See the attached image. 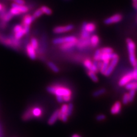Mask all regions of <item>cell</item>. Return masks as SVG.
<instances>
[{
	"mask_svg": "<svg viewBox=\"0 0 137 137\" xmlns=\"http://www.w3.org/2000/svg\"><path fill=\"white\" fill-rule=\"evenodd\" d=\"M0 44L12 49L18 50L21 47V41L15 39L13 34L5 36L0 32Z\"/></svg>",
	"mask_w": 137,
	"mask_h": 137,
	"instance_id": "1",
	"label": "cell"
},
{
	"mask_svg": "<svg viewBox=\"0 0 137 137\" xmlns=\"http://www.w3.org/2000/svg\"><path fill=\"white\" fill-rule=\"evenodd\" d=\"M126 45L129 55V59L131 65L134 66L137 62L136 57V45L134 41L131 38L126 39Z\"/></svg>",
	"mask_w": 137,
	"mask_h": 137,
	"instance_id": "2",
	"label": "cell"
},
{
	"mask_svg": "<svg viewBox=\"0 0 137 137\" xmlns=\"http://www.w3.org/2000/svg\"><path fill=\"white\" fill-rule=\"evenodd\" d=\"M78 38L74 36H68L66 37H59L54 38L52 40V43L54 45H59L68 42H73V41H77Z\"/></svg>",
	"mask_w": 137,
	"mask_h": 137,
	"instance_id": "3",
	"label": "cell"
},
{
	"mask_svg": "<svg viewBox=\"0 0 137 137\" xmlns=\"http://www.w3.org/2000/svg\"><path fill=\"white\" fill-rule=\"evenodd\" d=\"M56 88L54 95L56 96H72V91L70 89L66 87L62 86L59 85H54Z\"/></svg>",
	"mask_w": 137,
	"mask_h": 137,
	"instance_id": "4",
	"label": "cell"
},
{
	"mask_svg": "<svg viewBox=\"0 0 137 137\" xmlns=\"http://www.w3.org/2000/svg\"><path fill=\"white\" fill-rule=\"evenodd\" d=\"M74 26L73 24L58 26H56V27L53 28V32L56 34L65 33L72 31V30L74 29Z\"/></svg>",
	"mask_w": 137,
	"mask_h": 137,
	"instance_id": "5",
	"label": "cell"
},
{
	"mask_svg": "<svg viewBox=\"0 0 137 137\" xmlns=\"http://www.w3.org/2000/svg\"><path fill=\"white\" fill-rule=\"evenodd\" d=\"M119 56L117 54L114 58H113L111 59L109 63V65L108 66V67L107 68L106 72H105L104 74L105 76H106V77H109V76H110V75L112 74V73L113 72L114 68H115L116 66H117L118 62H119Z\"/></svg>",
	"mask_w": 137,
	"mask_h": 137,
	"instance_id": "6",
	"label": "cell"
},
{
	"mask_svg": "<svg viewBox=\"0 0 137 137\" xmlns=\"http://www.w3.org/2000/svg\"><path fill=\"white\" fill-rule=\"evenodd\" d=\"M123 20V15L120 13H117L107 18L104 21V23L106 25H111L121 22Z\"/></svg>",
	"mask_w": 137,
	"mask_h": 137,
	"instance_id": "7",
	"label": "cell"
},
{
	"mask_svg": "<svg viewBox=\"0 0 137 137\" xmlns=\"http://www.w3.org/2000/svg\"><path fill=\"white\" fill-rule=\"evenodd\" d=\"M133 80V72L132 70L129 72L127 73H126L123 76H122L119 82H118V85L121 87L125 86V85H127L128 83L130 82L131 81Z\"/></svg>",
	"mask_w": 137,
	"mask_h": 137,
	"instance_id": "8",
	"label": "cell"
},
{
	"mask_svg": "<svg viewBox=\"0 0 137 137\" xmlns=\"http://www.w3.org/2000/svg\"><path fill=\"white\" fill-rule=\"evenodd\" d=\"M90 46V38H78V41L76 45L77 48L80 50H83L88 48Z\"/></svg>",
	"mask_w": 137,
	"mask_h": 137,
	"instance_id": "9",
	"label": "cell"
},
{
	"mask_svg": "<svg viewBox=\"0 0 137 137\" xmlns=\"http://www.w3.org/2000/svg\"><path fill=\"white\" fill-rule=\"evenodd\" d=\"M96 29L97 26L95 23L92 22H85L83 23L81 29L85 30L91 35L96 31Z\"/></svg>",
	"mask_w": 137,
	"mask_h": 137,
	"instance_id": "10",
	"label": "cell"
},
{
	"mask_svg": "<svg viewBox=\"0 0 137 137\" xmlns=\"http://www.w3.org/2000/svg\"><path fill=\"white\" fill-rule=\"evenodd\" d=\"M25 51L28 56L30 58L31 60H36L37 57V50L32 46L29 43H28L25 46Z\"/></svg>",
	"mask_w": 137,
	"mask_h": 137,
	"instance_id": "11",
	"label": "cell"
},
{
	"mask_svg": "<svg viewBox=\"0 0 137 137\" xmlns=\"http://www.w3.org/2000/svg\"><path fill=\"white\" fill-rule=\"evenodd\" d=\"M78 41V40H77ZM77 41H73V42H68L64 43L62 44L59 45V49L63 52H68L71 51L76 47L77 45Z\"/></svg>",
	"mask_w": 137,
	"mask_h": 137,
	"instance_id": "12",
	"label": "cell"
},
{
	"mask_svg": "<svg viewBox=\"0 0 137 137\" xmlns=\"http://www.w3.org/2000/svg\"><path fill=\"white\" fill-rule=\"evenodd\" d=\"M34 20L35 19L33 17V15L26 14L22 18L21 24L23 26H30L34 21Z\"/></svg>",
	"mask_w": 137,
	"mask_h": 137,
	"instance_id": "13",
	"label": "cell"
},
{
	"mask_svg": "<svg viewBox=\"0 0 137 137\" xmlns=\"http://www.w3.org/2000/svg\"><path fill=\"white\" fill-rule=\"evenodd\" d=\"M122 110V104L119 101H116L110 109V113L113 115H117L119 114Z\"/></svg>",
	"mask_w": 137,
	"mask_h": 137,
	"instance_id": "14",
	"label": "cell"
},
{
	"mask_svg": "<svg viewBox=\"0 0 137 137\" xmlns=\"http://www.w3.org/2000/svg\"><path fill=\"white\" fill-rule=\"evenodd\" d=\"M59 109H57L55 111L52 116L48 120V124L49 125H52L55 123V122H56L57 119H59Z\"/></svg>",
	"mask_w": 137,
	"mask_h": 137,
	"instance_id": "15",
	"label": "cell"
},
{
	"mask_svg": "<svg viewBox=\"0 0 137 137\" xmlns=\"http://www.w3.org/2000/svg\"><path fill=\"white\" fill-rule=\"evenodd\" d=\"M100 42V38L98 35L93 34L90 37V46L93 47H96L98 46Z\"/></svg>",
	"mask_w": 137,
	"mask_h": 137,
	"instance_id": "16",
	"label": "cell"
},
{
	"mask_svg": "<svg viewBox=\"0 0 137 137\" xmlns=\"http://www.w3.org/2000/svg\"><path fill=\"white\" fill-rule=\"evenodd\" d=\"M12 7H17V8L20 10V11L22 13V14H26L27 13L29 10V8L28 6L25 5H20V4H17L15 3H13L12 4Z\"/></svg>",
	"mask_w": 137,
	"mask_h": 137,
	"instance_id": "17",
	"label": "cell"
},
{
	"mask_svg": "<svg viewBox=\"0 0 137 137\" xmlns=\"http://www.w3.org/2000/svg\"><path fill=\"white\" fill-rule=\"evenodd\" d=\"M32 114L34 118H41L43 114L42 109L38 107H33Z\"/></svg>",
	"mask_w": 137,
	"mask_h": 137,
	"instance_id": "18",
	"label": "cell"
},
{
	"mask_svg": "<svg viewBox=\"0 0 137 137\" xmlns=\"http://www.w3.org/2000/svg\"><path fill=\"white\" fill-rule=\"evenodd\" d=\"M34 117L32 114V107H30L26 110L24 114H23L22 119L24 121H28L32 119Z\"/></svg>",
	"mask_w": 137,
	"mask_h": 137,
	"instance_id": "19",
	"label": "cell"
},
{
	"mask_svg": "<svg viewBox=\"0 0 137 137\" xmlns=\"http://www.w3.org/2000/svg\"><path fill=\"white\" fill-rule=\"evenodd\" d=\"M125 88L128 90H135L137 91V81L133 80L125 85Z\"/></svg>",
	"mask_w": 137,
	"mask_h": 137,
	"instance_id": "20",
	"label": "cell"
},
{
	"mask_svg": "<svg viewBox=\"0 0 137 137\" xmlns=\"http://www.w3.org/2000/svg\"><path fill=\"white\" fill-rule=\"evenodd\" d=\"M47 66H48L50 69L54 73H58L59 72V67L57 66L54 64V62H53L52 61H49L47 62Z\"/></svg>",
	"mask_w": 137,
	"mask_h": 137,
	"instance_id": "21",
	"label": "cell"
},
{
	"mask_svg": "<svg viewBox=\"0 0 137 137\" xmlns=\"http://www.w3.org/2000/svg\"><path fill=\"white\" fill-rule=\"evenodd\" d=\"M30 44L32 45L34 48L36 50L37 52L38 49L39 48V43L38 39L34 37H33L30 38Z\"/></svg>",
	"mask_w": 137,
	"mask_h": 137,
	"instance_id": "22",
	"label": "cell"
},
{
	"mask_svg": "<svg viewBox=\"0 0 137 137\" xmlns=\"http://www.w3.org/2000/svg\"><path fill=\"white\" fill-rule=\"evenodd\" d=\"M87 74L91 80L93 81L94 82H98L99 81V78L98 76L97 75V73L92 72L91 70L87 71Z\"/></svg>",
	"mask_w": 137,
	"mask_h": 137,
	"instance_id": "23",
	"label": "cell"
},
{
	"mask_svg": "<svg viewBox=\"0 0 137 137\" xmlns=\"http://www.w3.org/2000/svg\"><path fill=\"white\" fill-rule=\"evenodd\" d=\"M106 89L105 88H101L96 91H94L93 94H92V96H93V97H95V98H96V97H99L101 96L104 95L105 93H106Z\"/></svg>",
	"mask_w": 137,
	"mask_h": 137,
	"instance_id": "24",
	"label": "cell"
},
{
	"mask_svg": "<svg viewBox=\"0 0 137 137\" xmlns=\"http://www.w3.org/2000/svg\"><path fill=\"white\" fill-rule=\"evenodd\" d=\"M93 61H92V60L90 58H86L83 61V64L85 67L88 70H90L92 65H93Z\"/></svg>",
	"mask_w": 137,
	"mask_h": 137,
	"instance_id": "25",
	"label": "cell"
},
{
	"mask_svg": "<svg viewBox=\"0 0 137 137\" xmlns=\"http://www.w3.org/2000/svg\"><path fill=\"white\" fill-rule=\"evenodd\" d=\"M40 9H41L42 12L44 14H45L47 15H50L52 14L53 13L52 10L48 6H45V5H42V6H41Z\"/></svg>",
	"mask_w": 137,
	"mask_h": 137,
	"instance_id": "26",
	"label": "cell"
},
{
	"mask_svg": "<svg viewBox=\"0 0 137 137\" xmlns=\"http://www.w3.org/2000/svg\"><path fill=\"white\" fill-rule=\"evenodd\" d=\"M9 11L14 17V16H18V15H20L22 14V13L21 12L20 10L17 8V7H12L10 9Z\"/></svg>",
	"mask_w": 137,
	"mask_h": 137,
	"instance_id": "27",
	"label": "cell"
},
{
	"mask_svg": "<svg viewBox=\"0 0 137 137\" xmlns=\"http://www.w3.org/2000/svg\"><path fill=\"white\" fill-rule=\"evenodd\" d=\"M129 103L133 102L134 98H135L136 90H130L129 92Z\"/></svg>",
	"mask_w": 137,
	"mask_h": 137,
	"instance_id": "28",
	"label": "cell"
},
{
	"mask_svg": "<svg viewBox=\"0 0 137 137\" xmlns=\"http://www.w3.org/2000/svg\"><path fill=\"white\" fill-rule=\"evenodd\" d=\"M101 50H100V49L96 50V52L94 53L93 56L94 61H96V62L99 61L100 57H101Z\"/></svg>",
	"mask_w": 137,
	"mask_h": 137,
	"instance_id": "29",
	"label": "cell"
},
{
	"mask_svg": "<svg viewBox=\"0 0 137 137\" xmlns=\"http://www.w3.org/2000/svg\"><path fill=\"white\" fill-rule=\"evenodd\" d=\"M43 12H42V10L40 8L36 9L34 12L33 13V16L34 18V19H37V18H38L39 17H40L41 15H43Z\"/></svg>",
	"mask_w": 137,
	"mask_h": 137,
	"instance_id": "30",
	"label": "cell"
},
{
	"mask_svg": "<svg viewBox=\"0 0 137 137\" xmlns=\"http://www.w3.org/2000/svg\"><path fill=\"white\" fill-rule=\"evenodd\" d=\"M22 29H23V26L22 25L21 23H20V24L15 25L14 26V27L13 28V29H12L13 34L18 32V31H19L21 30H22Z\"/></svg>",
	"mask_w": 137,
	"mask_h": 137,
	"instance_id": "31",
	"label": "cell"
},
{
	"mask_svg": "<svg viewBox=\"0 0 137 137\" xmlns=\"http://www.w3.org/2000/svg\"><path fill=\"white\" fill-rule=\"evenodd\" d=\"M73 109H74L73 104L72 103H69V104L67 105V115H68V117L72 114V113L73 112Z\"/></svg>",
	"mask_w": 137,
	"mask_h": 137,
	"instance_id": "32",
	"label": "cell"
},
{
	"mask_svg": "<svg viewBox=\"0 0 137 137\" xmlns=\"http://www.w3.org/2000/svg\"><path fill=\"white\" fill-rule=\"evenodd\" d=\"M122 104L124 105H127L129 103V93H125L123 94L122 99Z\"/></svg>",
	"mask_w": 137,
	"mask_h": 137,
	"instance_id": "33",
	"label": "cell"
},
{
	"mask_svg": "<svg viewBox=\"0 0 137 137\" xmlns=\"http://www.w3.org/2000/svg\"><path fill=\"white\" fill-rule=\"evenodd\" d=\"M68 117L67 114H62V113H60V111H59V119L60 120H61L63 122H66L68 121Z\"/></svg>",
	"mask_w": 137,
	"mask_h": 137,
	"instance_id": "34",
	"label": "cell"
},
{
	"mask_svg": "<svg viewBox=\"0 0 137 137\" xmlns=\"http://www.w3.org/2000/svg\"><path fill=\"white\" fill-rule=\"evenodd\" d=\"M133 72V80L137 81V62L136 64L134 66Z\"/></svg>",
	"mask_w": 137,
	"mask_h": 137,
	"instance_id": "35",
	"label": "cell"
},
{
	"mask_svg": "<svg viewBox=\"0 0 137 137\" xmlns=\"http://www.w3.org/2000/svg\"><path fill=\"white\" fill-rule=\"evenodd\" d=\"M60 113L62 114H67V105L64 104L61 107V109L59 110ZM68 116V115H67Z\"/></svg>",
	"mask_w": 137,
	"mask_h": 137,
	"instance_id": "36",
	"label": "cell"
},
{
	"mask_svg": "<svg viewBox=\"0 0 137 137\" xmlns=\"http://www.w3.org/2000/svg\"><path fill=\"white\" fill-rule=\"evenodd\" d=\"M106 115L101 114H99V115H97L96 117V119L97 121H99V122H101V121H103L106 119Z\"/></svg>",
	"mask_w": 137,
	"mask_h": 137,
	"instance_id": "37",
	"label": "cell"
},
{
	"mask_svg": "<svg viewBox=\"0 0 137 137\" xmlns=\"http://www.w3.org/2000/svg\"><path fill=\"white\" fill-rule=\"evenodd\" d=\"M15 4L20 5H25L26 4L25 0H12Z\"/></svg>",
	"mask_w": 137,
	"mask_h": 137,
	"instance_id": "38",
	"label": "cell"
},
{
	"mask_svg": "<svg viewBox=\"0 0 137 137\" xmlns=\"http://www.w3.org/2000/svg\"><path fill=\"white\" fill-rule=\"evenodd\" d=\"M63 98H64V102H69L72 99V96H66L63 97Z\"/></svg>",
	"mask_w": 137,
	"mask_h": 137,
	"instance_id": "39",
	"label": "cell"
},
{
	"mask_svg": "<svg viewBox=\"0 0 137 137\" xmlns=\"http://www.w3.org/2000/svg\"><path fill=\"white\" fill-rule=\"evenodd\" d=\"M7 23L1 21V22H0V28L2 29H5L7 26Z\"/></svg>",
	"mask_w": 137,
	"mask_h": 137,
	"instance_id": "40",
	"label": "cell"
},
{
	"mask_svg": "<svg viewBox=\"0 0 137 137\" xmlns=\"http://www.w3.org/2000/svg\"><path fill=\"white\" fill-rule=\"evenodd\" d=\"M56 99H57V101L59 103H62L64 102V98H63V97L62 96H56Z\"/></svg>",
	"mask_w": 137,
	"mask_h": 137,
	"instance_id": "41",
	"label": "cell"
},
{
	"mask_svg": "<svg viewBox=\"0 0 137 137\" xmlns=\"http://www.w3.org/2000/svg\"><path fill=\"white\" fill-rule=\"evenodd\" d=\"M5 9H7L6 6H5V5L3 4L0 3V12H1L2 11V10H5Z\"/></svg>",
	"mask_w": 137,
	"mask_h": 137,
	"instance_id": "42",
	"label": "cell"
},
{
	"mask_svg": "<svg viewBox=\"0 0 137 137\" xmlns=\"http://www.w3.org/2000/svg\"><path fill=\"white\" fill-rule=\"evenodd\" d=\"M72 137H82V136H81L80 135H79L78 134H73V135L72 136Z\"/></svg>",
	"mask_w": 137,
	"mask_h": 137,
	"instance_id": "43",
	"label": "cell"
},
{
	"mask_svg": "<svg viewBox=\"0 0 137 137\" xmlns=\"http://www.w3.org/2000/svg\"><path fill=\"white\" fill-rule=\"evenodd\" d=\"M132 1L133 3H136V2H137V0H132Z\"/></svg>",
	"mask_w": 137,
	"mask_h": 137,
	"instance_id": "44",
	"label": "cell"
}]
</instances>
